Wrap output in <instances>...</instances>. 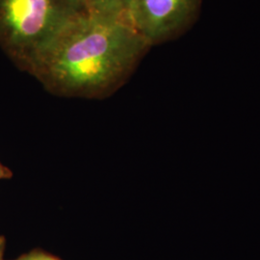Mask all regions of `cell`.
<instances>
[{"label":"cell","mask_w":260,"mask_h":260,"mask_svg":"<svg viewBox=\"0 0 260 260\" xmlns=\"http://www.w3.org/2000/svg\"><path fill=\"white\" fill-rule=\"evenodd\" d=\"M149 47L128 19L84 13L40 51L26 72L56 95L102 100L127 81Z\"/></svg>","instance_id":"cell-1"},{"label":"cell","mask_w":260,"mask_h":260,"mask_svg":"<svg viewBox=\"0 0 260 260\" xmlns=\"http://www.w3.org/2000/svg\"><path fill=\"white\" fill-rule=\"evenodd\" d=\"M84 13L80 0H0V47L26 72L40 51Z\"/></svg>","instance_id":"cell-2"},{"label":"cell","mask_w":260,"mask_h":260,"mask_svg":"<svg viewBox=\"0 0 260 260\" xmlns=\"http://www.w3.org/2000/svg\"><path fill=\"white\" fill-rule=\"evenodd\" d=\"M202 0H132L127 19L150 47L180 36L198 16Z\"/></svg>","instance_id":"cell-3"},{"label":"cell","mask_w":260,"mask_h":260,"mask_svg":"<svg viewBox=\"0 0 260 260\" xmlns=\"http://www.w3.org/2000/svg\"><path fill=\"white\" fill-rule=\"evenodd\" d=\"M88 13L93 15L124 18L127 14L132 0H80Z\"/></svg>","instance_id":"cell-4"},{"label":"cell","mask_w":260,"mask_h":260,"mask_svg":"<svg viewBox=\"0 0 260 260\" xmlns=\"http://www.w3.org/2000/svg\"><path fill=\"white\" fill-rule=\"evenodd\" d=\"M13 260H61L59 257H56L53 254L48 253L47 251L35 249L29 251L27 253H24L19 256L18 258Z\"/></svg>","instance_id":"cell-5"},{"label":"cell","mask_w":260,"mask_h":260,"mask_svg":"<svg viewBox=\"0 0 260 260\" xmlns=\"http://www.w3.org/2000/svg\"><path fill=\"white\" fill-rule=\"evenodd\" d=\"M13 177V173L9 168L5 167L0 162V179H10Z\"/></svg>","instance_id":"cell-6"},{"label":"cell","mask_w":260,"mask_h":260,"mask_svg":"<svg viewBox=\"0 0 260 260\" xmlns=\"http://www.w3.org/2000/svg\"><path fill=\"white\" fill-rule=\"evenodd\" d=\"M6 240L4 236H0V260H4V251H5Z\"/></svg>","instance_id":"cell-7"}]
</instances>
